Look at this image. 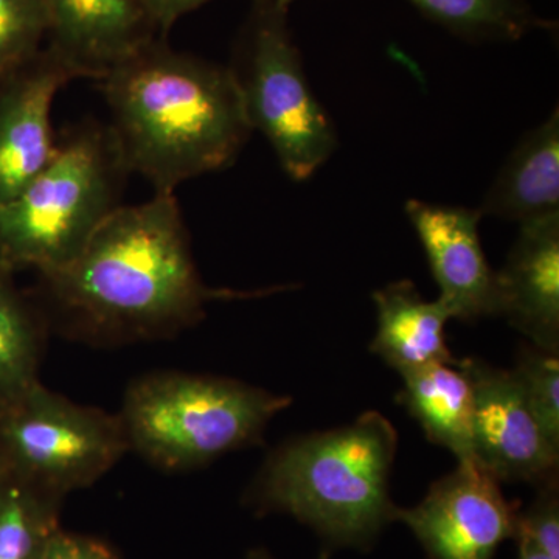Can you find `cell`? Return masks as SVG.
<instances>
[{"label": "cell", "instance_id": "cell-17", "mask_svg": "<svg viewBox=\"0 0 559 559\" xmlns=\"http://www.w3.org/2000/svg\"><path fill=\"white\" fill-rule=\"evenodd\" d=\"M13 275L0 264V414L39 382L47 329L43 310L17 288Z\"/></svg>", "mask_w": 559, "mask_h": 559}, {"label": "cell", "instance_id": "cell-23", "mask_svg": "<svg viewBox=\"0 0 559 559\" xmlns=\"http://www.w3.org/2000/svg\"><path fill=\"white\" fill-rule=\"evenodd\" d=\"M43 559H120L119 554L105 540L58 530Z\"/></svg>", "mask_w": 559, "mask_h": 559}, {"label": "cell", "instance_id": "cell-16", "mask_svg": "<svg viewBox=\"0 0 559 559\" xmlns=\"http://www.w3.org/2000/svg\"><path fill=\"white\" fill-rule=\"evenodd\" d=\"M396 401L433 444L451 451L457 462H474L471 448L469 382L455 364H430L400 373Z\"/></svg>", "mask_w": 559, "mask_h": 559}, {"label": "cell", "instance_id": "cell-24", "mask_svg": "<svg viewBox=\"0 0 559 559\" xmlns=\"http://www.w3.org/2000/svg\"><path fill=\"white\" fill-rule=\"evenodd\" d=\"M210 0H140L146 16L157 33L165 38L168 31L187 13H191Z\"/></svg>", "mask_w": 559, "mask_h": 559}, {"label": "cell", "instance_id": "cell-18", "mask_svg": "<svg viewBox=\"0 0 559 559\" xmlns=\"http://www.w3.org/2000/svg\"><path fill=\"white\" fill-rule=\"evenodd\" d=\"M62 499L14 477L0 481V559H43Z\"/></svg>", "mask_w": 559, "mask_h": 559}, {"label": "cell", "instance_id": "cell-28", "mask_svg": "<svg viewBox=\"0 0 559 559\" xmlns=\"http://www.w3.org/2000/svg\"><path fill=\"white\" fill-rule=\"evenodd\" d=\"M7 473L3 471L2 465H0V481L5 479Z\"/></svg>", "mask_w": 559, "mask_h": 559}, {"label": "cell", "instance_id": "cell-12", "mask_svg": "<svg viewBox=\"0 0 559 559\" xmlns=\"http://www.w3.org/2000/svg\"><path fill=\"white\" fill-rule=\"evenodd\" d=\"M43 3L49 17L46 47L76 79L102 80L119 62L160 36L140 0H43Z\"/></svg>", "mask_w": 559, "mask_h": 559}, {"label": "cell", "instance_id": "cell-26", "mask_svg": "<svg viewBox=\"0 0 559 559\" xmlns=\"http://www.w3.org/2000/svg\"><path fill=\"white\" fill-rule=\"evenodd\" d=\"M248 559H274L271 557L270 554H267L266 550L263 549H253L249 551ZM320 559H326V557H322Z\"/></svg>", "mask_w": 559, "mask_h": 559}, {"label": "cell", "instance_id": "cell-2", "mask_svg": "<svg viewBox=\"0 0 559 559\" xmlns=\"http://www.w3.org/2000/svg\"><path fill=\"white\" fill-rule=\"evenodd\" d=\"M98 83L123 167L154 193L224 170L252 134L231 69L173 50L160 36Z\"/></svg>", "mask_w": 559, "mask_h": 559}, {"label": "cell", "instance_id": "cell-3", "mask_svg": "<svg viewBox=\"0 0 559 559\" xmlns=\"http://www.w3.org/2000/svg\"><path fill=\"white\" fill-rule=\"evenodd\" d=\"M396 448V429L374 411L296 437L267 455L246 503L261 514H290L337 546H369L395 521L389 480Z\"/></svg>", "mask_w": 559, "mask_h": 559}, {"label": "cell", "instance_id": "cell-1", "mask_svg": "<svg viewBox=\"0 0 559 559\" xmlns=\"http://www.w3.org/2000/svg\"><path fill=\"white\" fill-rule=\"evenodd\" d=\"M47 323L92 345L167 340L200 323L215 300L253 294L205 285L176 193L120 205L68 266L39 275Z\"/></svg>", "mask_w": 559, "mask_h": 559}, {"label": "cell", "instance_id": "cell-27", "mask_svg": "<svg viewBox=\"0 0 559 559\" xmlns=\"http://www.w3.org/2000/svg\"><path fill=\"white\" fill-rule=\"evenodd\" d=\"M275 5L278 7V9L288 11L290 3L294 2V0H274Z\"/></svg>", "mask_w": 559, "mask_h": 559}, {"label": "cell", "instance_id": "cell-7", "mask_svg": "<svg viewBox=\"0 0 559 559\" xmlns=\"http://www.w3.org/2000/svg\"><path fill=\"white\" fill-rule=\"evenodd\" d=\"M130 451L119 414L83 406L36 382L0 414V465L64 499L92 487Z\"/></svg>", "mask_w": 559, "mask_h": 559}, {"label": "cell", "instance_id": "cell-15", "mask_svg": "<svg viewBox=\"0 0 559 559\" xmlns=\"http://www.w3.org/2000/svg\"><path fill=\"white\" fill-rule=\"evenodd\" d=\"M479 212L520 224L559 212L558 108L513 150Z\"/></svg>", "mask_w": 559, "mask_h": 559}, {"label": "cell", "instance_id": "cell-20", "mask_svg": "<svg viewBox=\"0 0 559 559\" xmlns=\"http://www.w3.org/2000/svg\"><path fill=\"white\" fill-rule=\"evenodd\" d=\"M513 373L540 430L559 451V356L533 345L522 348Z\"/></svg>", "mask_w": 559, "mask_h": 559}, {"label": "cell", "instance_id": "cell-9", "mask_svg": "<svg viewBox=\"0 0 559 559\" xmlns=\"http://www.w3.org/2000/svg\"><path fill=\"white\" fill-rule=\"evenodd\" d=\"M518 514L495 477L476 462H459L417 507H396L395 521L414 532L432 559H492L516 535Z\"/></svg>", "mask_w": 559, "mask_h": 559}, {"label": "cell", "instance_id": "cell-13", "mask_svg": "<svg viewBox=\"0 0 559 559\" xmlns=\"http://www.w3.org/2000/svg\"><path fill=\"white\" fill-rule=\"evenodd\" d=\"M498 274L499 316L533 347L559 355V212L520 224Z\"/></svg>", "mask_w": 559, "mask_h": 559}, {"label": "cell", "instance_id": "cell-25", "mask_svg": "<svg viewBox=\"0 0 559 559\" xmlns=\"http://www.w3.org/2000/svg\"><path fill=\"white\" fill-rule=\"evenodd\" d=\"M514 539H518V546H520V559H551L525 536L518 535Z\"/></svg>", "mask_w": 559, "mask_h": 559}, {"label": "cell", "instance_id": "cell-10", "mask_svg": "<svg viewBox=\"0 0 559 559\" xmlns=\"http://www.w3.org/2000/svg\"><path fill=\"white\" fill-rule=\"evenodd\" d=\"M404 210L439 286L437 300L450 318L476 322L499 316L498 274L481 249L479 209L411 200Z\"/></svg>", "mask_w": 559, "mask_h": 559}, {"label": "cell", "instance_id": "cell-14", "mask_svg": "<svg viewBox=\"0 0 559 559\" xmlns=\"http://www.w3.org/2000/svg\"><path fill=\"white\" fill-rule=\"evenodd\" d=\"M378 330L370 349L399 373L430 364H455L444 340L451 320L439 300L423 299L409 280L390 283L373 294Z\"/></svg>", "mask_w": 559, "mask_h": 559}, {"label": "cell", "instance_id": "cell-19", "mask_svg": "<svg viewBox=\"0 0 559 559\" xmlns=\"http://www.w3.org/2000/svg\"><path fill=\"white\" fill-rule=\"evenodd\" d=\"M430 20L459 35L518 39L533 25L521 0H409Z\"/></svg>", "mask_w": 559, "mask_h": 559}, {"label": "cell", "instance_id": "cell-11", "mask_svg": "<svg viewBox=\"0 0 559 559\" xmlns=\"http://www.w3.org/2000/svg\"><path fill=\"white\" fill-rule=\"evenodd\" d=\"M73 80L75 73L47 47L0 79V204L49 164L58 142L51 106Z\"/></svg>", "mask_w": 559, "mask_h": 559}, {"label": "cell", "instance_id": "cell-6", "mask_svg": "<svg viewBox=\"0 0 559 559\" xmlns=\"http://www.w3.org/2000/svg\"><path fill=\"white\" fill-rule=\"evenodd\" d=\"M288 11L255 0L231 66L250 130L270 142L290 179L305 180L333 156L337 135L305 75Z\"/></svg>", "mask_w": 559, "mask_h": 559}, {"label": "cell", "instance_id": "cell-8", "mask_svg": "<svg viewBox=\"0 0 559 559\" xmlns=\"http://www.w3.org/2000/svg\"><path fill=\"white\" fill-rule=\"evenodd\" d=\"M469 382L473 460L499 481L546 484L558 477L559 451L547 441L513 370L457 359Z\"/></svg>", "mask_w": 559, "mask_h": 559}, {"label": "cell", "instance_id": "cell-22", "mask_svg": "<svg viewBox=\"0 0 559 559\" xmlns=\"http://www.w3.org/2000/svg\"><path fill=\"white\" fill-rule=\"evenodd\" d=\"M525 536L538 549L559 559L558 477L540 485L538 498L525 513L518 514L516 535Z\"/></svg>", "mask_w": 559, "mask_h": 559}, {"label": "cell", "instance_id": "cell-4", "mask_svg": "<svg viewBox=\"0 0 559 559\" xmlns=\"http://www.w3.org/2000/svg\"><path fill=\"white\" fill-rule=\"evenodd\" d=\"M128 175L108 127L91 121L70 128L49 164L0 204V264L38 275L68 266L120 207Z\"/></svg>", "mask_w": 559, "mask_h": 559}, {"label": "cell", "instance_id": "cell-5", "mask_svg": "<svg viewBox=\"0 0 559 559\" xmlns=\"http://www.w3.org/2000/svg\"><path fill=\"white\" fill-rule=\"evenodd\" d=\"M290 403V396L231 378L157 371L131 382L119 417L130 451L178 473L260 443Z\"/></svg>", "mask_w": 559, "mask_h": 559}, {"label": "cell", "instance_id": "cell-21", "mask_svg": "<svg viewBox=\"0 0 559 559\" xmlns=\"http://www.w3.org/2000/svg\"><path fill=\"white\" fill-rule=\"evenodd\" d=\"M47 35L43 0H0V79L36 57Z\"/></svg>", "mask_w": 559, "mask_h": 559}]
</instances>
